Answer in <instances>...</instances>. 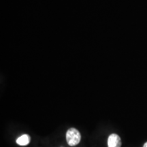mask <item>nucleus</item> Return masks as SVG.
Masks as SVG:
<instances>
[{"mask_svg":"<svg viewBox=\"0 0 147 147\" xmlns=\"http://www.w3.org/2000/svg\"><path fill=\"white\" fill-rule=\"evenodd\" d=\"M143 147H147V142L145 143V144H144V146H143Z\"/></svg>","mask_w":147,"mask_h":147,"instance_id":"nucleus-4","label":"nucleus"},{"mask_svg":"<svg viewBox=\"0 0 147 147\" xmlns=\"http://www.w3.org/2000/svg\"><path fill=\"white\" fill-rule=\"evenodd\" d=\"M121 140L119 135L113 134L109 136L108 139V147H121Z\"/></svg>","mask_w":147,"mask_h":147,"instance_id":"nucleus-2","label":"nucleus"},{"mask_svg":"<svg viewBox=\"0 0 147 147\" xmlns=\"http://www.w3.org/2000/svg\"><path fill=\"white\" fill-rule=\"evenodd\" d=\"M81 140V136L79 131L75 128H70L66 133V140L67 144L71 146L78 144Z\"/></svg>","mask_w":147,"mask_h":147,"instance_id":"nucleus-1","label":"nucleus"},{"mask_svg":"<svg viewBox=\"0 0 147 147\" xmlns=\"http://www.w3.org/2000/svg\"><path fill=\"white\" fill-rule=\"evenodd\" d=\"M29 142H30V137L27 134L22 135L16 140V143L21 146H26Z\"/></svg>","mask_w":147,"mask_h":147,"instance_id":"nucleus-3","label":"nucleus"}]
</instances>
